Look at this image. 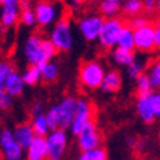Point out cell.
<instances>
[{"label": "cell", "instance_id": "cell-1", "mask_svg": "<svg viewBox=\"0 0 160 160\" xmlns=\"http://www.w3.org/2000/svg\"><path fill=\"white\" fill-rule=\"evenodd\" d=\"M79 91L84 89H97L104 82V71L95 61L81 59L78 65Z\"/></svg>", "mask_w": 160, "mask_h": 160}, {"label": "cell", "instance_id": "cell-2", "mask_svg": "<svg viewBox=\"0 0 160 160\" xmlns=\"http://www.w3.org/2000/svg\"><path fill=\"white\" fill-rule=\"evenodd\" d=\"M160 19H150L149 25L134 32V43L137 49L143 52H153L156 51V30L159 29Z\"/></svg>", "mask_w": 160, "mask_h": 160}, {"label": "cell", "instance_id": "cell-3", "mask_svg": "<svg viewBox=\"0 0 160 160\" xmlns=\"http://www.w3.org/2000/svg\"><path fill=\"white\" fill-rule=\"evenodd\" d=\"M71 18H72L71 6L63 3L61 19L55 28V32H53V43L61 51H67L71 46V36H69V22H71Z\"/></svg>", "mask_w": 160, "mask_h": 160}, {"label": "cell", "instance_id": "cell-4", "mask_svg": "<svg viewBox=\"0 0 160 160\" xmlns=\"http://www.w3.org/2000/svg\"><path fill=\"white\" fill-rule=\"evenodd\" d=\"M102 142H104V134L97 128V124L88 123L79 133V147L84 153L92 150Z\"/></svg>", "mask_w": 160, "mask_h": 160}, {"label": "cell", "instance_id": "cell-5", "mask_svg": "<svg viewBox=\"0 0 160 160\" xmlns=\"http://www.w3.org/2000/svg\"><path fill=\"white\" fill-rule=\"evenodd\" d=\"M123 25H121V20L118 18L117 19H111V20H107L104 29L100 33L101 38V48H104L105 51L111 48L112 45L116 43L120 39V35L123 32Z\"/></svg>", "mask_w": 160, "mask_h": 160}, {"label": "cell", "instance_id": "cell-6", "mask_svg": "<svg viewBox=\"0 0 160 160\" xmlns=\"http://www.w3.org/2000/svg\"><path fill=\"white\" fill-rule=\"evenodd\" d=\"M59 108H61V121H59L58 130L63 131L67 127H69V124L72 123V120L77 117L78 105H77V101L74 98H68Z\"/></svg>", "mask_w": 160, "mask_h": 160}, {"label": "cell", "instance_id": "cell-7", "mask_svg": "<svg viewBox=\"0 0 160 160\" xmlns=\"http://www.w3.org/2000/svg\"><path fill=\"white\" fill-rule=\"evenodd\" d=\"M63 149H65V136H63V131L58 130L49 138L48 154H46V157H48L49 160H58L59 156L62 154Z\"/></svg>", "mask_w": 160, "mask_h": 160}, {"label": "cell", "instance_id": "cell-8", "mask_svg": "<svg viewBox=\"0 0 160 160\" xmlns=\"http://www.w3.org/2000/svg\"><path fill=\"white\" fill-rule=\"evenodd\" d=\"M105 23H107V19L104 16H101V18H92V19H88L85 22L81 25V29L84 32L87 39H94V38L100 35L104 29Z\"/></svg>", "mask_w": 160, "mask_h": 160}, {"label": "cell", "instance_id": "cell-9", "mask_svg": "<svg viewBox=\"0 0 160 160\" xmlns=\"http://www.w3.org/2000/svg\"><path fill=\"white\" fill-rule=\"evenodd\" d=\"M89 120H91L89 102H78V111H77V117L74 120V133H81L82 128L89 123Z\"/></svg>", "mask_w": 160, "mask_h": 160}, {"label": "cell", "instance_id": "cell-10", "mask_svg": "<svg viewBox=\"0 0 160 160\" xmlns=\"http://www.w3.org/2000/svg\"><path fill=\"white\" fill-rule=\"evenodd\" d=\"M33 126L29 123V121H25V123L19 124L18 127H16V140H18V143L22 147H28L30 144L33 143Z\"/></svg>", "mask_w": 160, "mask_h": 160}, {"label": "cell", "instance_id": "cell-11", "mask_svg": "<svg viewBox=\"0 0 160 160\" xmlns=\"http://www.w3.org/2000/svg\"><path fill=\"white\" fill-rule=\"evenodd\" d=\"M46 154H48V143L45 142L43 137H36L30 144L28 160H43Z\"/></svg>", "mask_w": 160, "mask_h": 160}, {"label": "cell", "instance_id": "cell-12", "mask_svg": "<svg viewBox=\"0 0 160 160\" xmlns=\"http://www.w3.org/2000/svg\"><path fill=\"white\" fill-rule=\"evenodd\" d=\"M52 16H53L52 2L51 0H41L36 6V19L39 22V25L43 26V25L49 23Z\"/></svg>", "mask_w": 160, "mask_h": 160}, {"label": "cell", "instance_id": "cell-13", "mask_svg": "<svg viewBox=\"0 0 160 160\" xmlns=\"http://www.w3.org/2000/svg\"><path fill=\"white\" fill-rule=\"evenodd\" d=\"M150 9L146 2L143 0H130L124 8V16H131V18H138V16L149 13Z\"/></svg>", "mask_w": 160, "mask_h": 160}, {"label": "cell", "instance_id": "cell-14", "mask_svg": "<svg viewBox=\"0 0 160 160\" xmlns=\"http://www.w3.org/2000/svg\"><path fill=\"white\" fill-rule=\"evenodd\" d=\"M19 2L18 0H9L8 3L4 4V12H3V19H2V25H3V32L4 29L13 23L18 16H16V8H18Z\"/></svg>", "mask_w": 160, "mask_h": 160}, {"label": "cell", "instance_id": "cell-15", "mask_svg": "<svg viewBox=\"0 0 160 160\" xmlns=\"http://www.w3.org/2000/svg\"><path fill=\"white\" fill-rule=\"evenodd\" d=\"M102 88L110 92H116L121 88V74L118 71H112L105 77L104 82H102Z\"/></svg>", "mask_w": 160, "mask_h": 160}, {"label": "cell", "instance_id": "cell-16", "mask_svg": "<svg viewBox=\"0 0 160 160\" xmlns=\"http://www.w3.org/2000/svg\"><path fill=\"white\" fill-rule=\"evenodd\" d=\"M4 84H6L8 92L12 94V95H19V94L22 92V81H20V78H19V75L16 74V72H12ZM2 91H3V89H2Z\"/></svg>", "mask_w": 160, "mask_h": 160}, {"label": "cell", "instance_id": "cell-17", "mask_svg": "<svg viewBox=\"0 0 160 160\" xmlns=\"http://www.w3.org/2000/svg\"><path fill=\"white\" fill-rule=\"evenodd\" d=\"M138 111L142 114V117L144 118L146 123H153V118H154V112L152 110V105H150L149 100H142L140 104H138Z\"/></svg>", "mask_w": 160, "mask_h": 160}, {"label": "cell", "instance_id": "cell-18", "mask_svg": "<svg viewBox=\"0 0 160 160\" xmlns=\"http://www.w3.org/2000/svg\"><path fill=\"white\" fill-rule=\"evenodd\" d=\"M114 56H116V59L121 63H131L133 62V58H134V51L133 49H126V48H121V46H120L118 49H116Z\"/></svg>", "mask_w": 160, "mask_h": 160}, {"label": "cell", "instance_id": "cell-19", "mask_svg": "<svg viewBox=\"0 0 160 160\" xmlns=\"http://www.w3.org/2000/svg\"><path fill=\"white\" fill-rule=\"evenodd\" d=\"M39 72H41V69H39L36 63H29L28 65V72L23 77V81L30 84V85H33V84H36L38 78H39Z\"/></svg>", "mask_w": 160, "mask_h": 160}, {"label": "cell", "instance_id": "cell-20", "mask_svg": "<svg viewBox=\"0 0 160 160\" xmlns=\"http://www.w3.org/2000/svg\"><path fill=\"white\" fill-rule=\"evenodd\" d=\"M81 160H108V154L105 149H97L92 152H87L81 156Z\"/></svg>", "mask_w": 160, "mask_h": 160}, {"label": "cell", "instance_id": "cell-21", "mask_svg": "<svg viewBox=\"0 0 160 160\" xmlns=\"http://www.w3.org/2000/svg\"><path fill=\"white\" fill-rule=\"evenodd\" d=\"M120 46L121 48H126V49H133V45H134V38L131 35V30L128 29H123L121 35H120Z\"/></svg>", "mask_w": 160, "mask_h": 160}, {"label": "cell", "instance_id": "cell-22", "mask_svg": "<svg viewBox=\"0 0 160 160\" xmlns=\"http://www.w3.org/2000/svg\"><path fill=\"white\" fill-rule=\"evenodd\" d=\"M20 147H22V146L19 144V143H16L15 140H13V142H12L9 146H6V147H4V149H6V154H8L9 160H18L19 157H20V154H22Z\"/></svg>", "mask_w": 160, "mask_h": 160}, {"label": "cell", "instance_id": "cell-23", "mask_svg": "<svg viewBox=\"0 0 160 160\" xmlns=\"http://www.w3.org/2000/svg\"><path fill=\"white\" fill-rule=\"evenodd\" d=\"M48 126L51 127V128H53V130H56L58 127H59V121H61V108L56 107L53 108V110H51V112H49L48 116Z\"/></svg>", "mask_w": 160, "mask_h": 160}, {"label": "cell", "instance_id": "cell-24", "mask_svg": "<svg viewBox=\"0 0 160 160\" xmlns=\"http://www.w3.org/2000/svg\"><path fill=\"white\" fill-rule=\"evenodd\" d=\"M118 6H120V0H105L104 3L101 4L100 9L104 15H111V13L118 10Z\"/></svg>", "mask_w": 160, "mask_h": 160}, {"label": "cell", "instance_id": "cell-25", "mask_svg": "<svg viewBox=\"0 0 160 160\" xmlns=\"http://www.w3.org/2000/svg\"><path fill=\"white\" fill-rule=\"evenodd\" d=\"M46 126H48V120H45L43 117H38L33 123V130L38 134V137H45L46 134Z\"/></svg>", "mask_w": 160, "mask_h": 160}, {"label": "cell", "instance_id": "cell-26", "mask_svg": "<svg viewBox=\"0 0 160 160\" xmlns=\"http://www.w3.org/2000/svg\"><path fill=\"white\" fill-rule=\"evenodd\" d=\"M42 74H43L45 82H52V81H55V78H56V68L53 67V65H48V67L42 71Z\"/></svg>", "mask_w": 160, "mask_h": 160}, {"label": "cell", "instance_id": "cell-27", "mask_svg": "<svg viewBox=\"0 0 160 160\" xmlns=\"http://www.w3.org/2000/svg\"><path fill=\"white\" fill-rule=\"evenodd\" d=\"M19 20L25 22L26 25H32V23H33V15H32V12H29V9L22 10V15H19Z\"/></svg>", "mask_w": 160, "mask_h": 160}, {"label": "cell", "instance_id": "cell-28", "mask_svg": "<svg viewBox=\"0 0 160 160\" xmlns=\"http://www.w3.org/2000/svg\"><path fill=\"white\" fill-rule=\"evenodd\" d=\"M149 102H150V105H152L153 112L157 114V116H160V97L159 95H153V97H150Z\"/></svg>", "mask_w": 160, "mask_h": 160}, {"label": "cell", "instance_id": "cell-29", "mask_svg": "<svg viewBox=\"0 0 160 160\" xmlns=\"http://www.w3.org/2000/svg\"><path fill=\"white\" fill-rule=\"evenodd\" d=\"M152 84L153 85H160V62L156 63V67L153 68V74H152Z\"/></svg>", "mask_w": 160, "mask_h": 160}, {"label": "cell", "instance_id": "cell-30", "mask_svg": "<svg viewBox=\"0 0 160 160\" xmlns=\"http://www.w3.org/2000/svg\"><path fill=\"white\" fill-rule=\"evenodd\" d=\"M12 142H13V138H12L10 133H9L8 130H4L3 133H2V146L6 147V146H9Z\"/></svg>", "mask_w": 160, "mask_h": 160}, {"label": "cell", "instance_id": "cell-31", "mask_svg": "<svg viewBox=\"0 0 160 160\" xmlns=\"http://www.w3.org/2000/svg\"><path fill=\"white\" fill-rule=\"evenodd\" d=\"M10 104V98L8 97V94H6V91H2V108H6L8 105Z\"/></svg>", "mask_w": 160, "mask_h": 160}, {"label": "cell", "instance_id": "cell-32", "mask_svg": "<svg viewBox=\"0 0 160 160\" xmlns=\"http://www.w3.org/2000/svg\"><path fill=\"white\" fill-rule=\"evenodd\" d=\"M156 48L157 49L160 48V30H157V33H156Z\"/></svg>", "mask_w": 160, "mask_h": 160}, {"label": "cell", "instance_id": "cell-33", "mask_svg": "<svg viewBox=\"0 0 160 160\" xmlns=\"http://www.w3.org/2000/svg\"><path fill=\"white\" fill-rule=\"evenodd\" d=\"M75 2H77L78 4H84V3H87L88 0H75Z\"/></svg>", "mask_w": 160, "mask_h": 160}, {"label": "cell", "instance_id": "cell-34", "mask_svg": "<svg viewBox=\"0 0 160 160\" xmlns=\"http://www.w3.org/2000/svg\"><path fill=\"white\" fill-rule=\"evenodd\" d=\"M8 2H9V0H2V4H3V6H4V4L8 3Z\"/></svg>", "mask_w": 160, "mask_h": 160}, {"label": "cell", "instance_id": "cell-35", "mask_svg": "<svg viewBox=\"0 0 160 160\" xmlns=\"http://www.w3.org/2000/svg\"><path fill=\"white\" fill-rule=\"evenodd\" d=\"M159 9H160V3H159Z\"/></svg>", "mask_w": 160, "mask_h": 160}]
</instances>
